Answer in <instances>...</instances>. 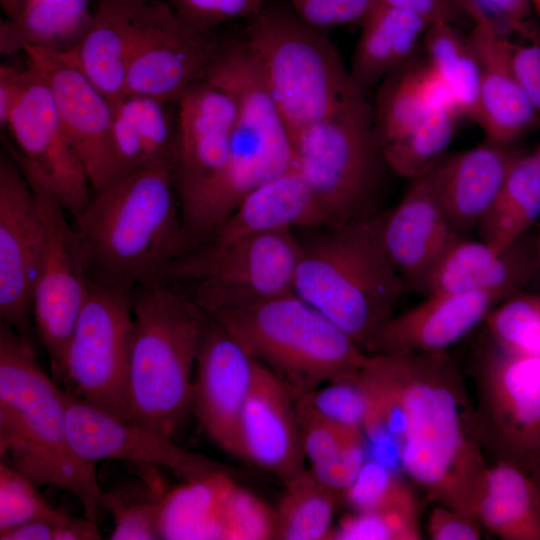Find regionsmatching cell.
I'll return each instance as SVG.
<instances>
[{
    "mask_svg": "<svg viewBox=\"0 0 540 540\" xmlns=\"http://www.w3.org/2000/svg\"><path fill=\"white\" fill-rule=\"evenodd\" d=\"M384 5L414 13L429 25L457 24L465 15L457 0H376Z\"/></svg>",
    "mask_w": 540,
    "mask_h": 540,
    "instance_id": "db71d44e",
    "label": "cell"
},
{
    "mask_svg": "<svg viewBox=\"0 0 540 540\" xmlns=\"http://www.w3.org/2000/svg\"><path fill=\"white\" fill-rule=\"evenodd\" d=\"M472 510L481 526L503 540H540V487L513 464L487 465Z\"/></svg>",
    "mask_w": 540,
    "mask_h": 540,
    "instance_id": "f1b7e54d",
    "label": "cell"
},
{
    "mask_svg": "<svg viewBox=\"0 0 540 540\" xmlns=\"http://www.w3.org/2000/svg\"><path fill=\"white\" fill-rule=\"evenodd\" d=\"M196 366L191 410L218 446L243 459L240 421L255 359L209 316Z\"/></svg>",
    "mask_w": 540,
    "mask_h": 540,
    "instance_id": "d6986e66",
    "label": "cell"
},
{
    "mask_svg": "<svg viewBox=\"0 0 540 540\" xmlns=\"http://www.w3.org/2000/svg\"><path fill=\"white\" fill-rule=\"evenodd\" d=\"M458 117L452 109H435L414 128L382 146L391 172L410 180L428 172L448 153Z\"/></svg>",
    "mask_w": 540,
    "mask_h": 540,
    "instance_id": "8d00e7d4",
    "label": "cell"
},
{
    "mask_svg": "<svg viewBox=\"0 0 540 540\" xmlns=\"http://www.w3.org/2000/svg\"><path fill=\"white\" fill-rule=\"evenodd\" d=\"M234 484L221 471L186 480L162 500L161 539H225L222 517L227 493Z\"/></svg>",
    "mask_w": 540,
    "mask_h": 540,
    "instance_id": "d6a6232c",
    "label": "cell"
},
{
    "mask_svg": "<svg viewBox=\"0 0 540 540\" xmlns=\"http://www.w3.org/2000/svg\"><path fill=\"white\" fill-rule=\"evenodd\" d=\"M471 22L469 38L480 73V121L485 141L512 147L540 129V120L511 66L506 32L474 0H457Z\"/></svg>",
    "mask_w": 540,
    "mask_h": 540,
    "instance_id": "44dd1931",
    "label": "cell"
},
{
    "mask_svg": "<svg viewBox=\"0 0 540 540\" xmlns=\"http://www.w3.org/2000/svg\"><path fill=\"white\" fill-rule=\"evenodd\" d=\"M140 288L133 295L130 420L171 438L191 409L192 369L209 315L169 281Z\"/></svg>",
    "mask_w": 540,
    "mask_h": 540,
    "instance_id": "8992f818",
    "label": "cell"
},
{
    "mask_svg": "<svg viewBox=\"0 0 540 540\" xmlns=\"http://www.w3.org/2000/svg\"><path fill=\"white\" fill-rule=\"evenodd\" d=\"M294 165L309 186L324 226L386 211L388 172L373 124L372 107L359 92L329 117L292 138Z\"/></svg>",
    "mask_w": 540,
    "mask_h": 540,
    "instance_id": "ba28073f",
    "label": "cell"
},
{
    "mask_svg": "<svg viewBox=\"0 0 540 540\" xmlns=\"http://www.w3.org/2000/svg\"><path fill=\"white\" fill-rule=\"evenodd\" d=\"M297 397L322 417L342 426L363 431L370 416V398L359 374L354 378L328 382Z\"/></svg>",
    "mask_w": 540,
    "mask_h": 540,
    "instance_id": "7bdbcfd3",
    "label": "cell"
},
{
    "mask_svg": "<svg viewBox=\"0 0 540 540\" xmlns=\"http://www.w3.org/2000/svg\"><path fill=\"white\" fill-rule=\"evenodd\" d=\"M374 0H292L296 15L320 30L362 21Z\"/></svg>",
    "mask_w": 540,
    "mask_h": 540,
    "instance_id": "f907efd6",
    "label": "cell"
},
{
    "mask_svg": "<svg viewBox=\"0 0 540 540\" xmlns=\"http://www.w3.org/2000/svg\"><path fill=\"white\" fill-rule=\"evenodd\" d=\"M24 176L37 198L43 224V247L31 310L57 377L91 277L74 228L67 221V211L40 182Z\"/></svg>",
    "mask_w": 540,
    "mask_h": 540,
    "instance_id": "5bb4252c",
    "label": "cell"
},
{
    "mask_svg": "<svg viewBox=\"0 0 540 540\" xmlns=\"http://www.w3.org/2000/svg\"><path fill=\"white\" fill-rule=\"evenodd\" d=\"M319 226H324L322 214L309 186L293 164L286 172L245 197L205 243L226 242L268 231Z\"/></svg>",
    "mask_w": 540,
    "mask_h": 540,
    "instance_id": "83f0119b",
    "label": "cell"
},
{
    "mask_svg": "<svg viewBox=\"0 0 540 540\" xmlns=\"http://www.w3.org/2000/svg\"><path fill=\"white\" fill-rule=\"evenodd\" d=\"M177 103L173 174L182 212L223 168L237 106L229 93L203 79L194 83Z\"/></svg>",
    "mask_w": 540,
    "mask_h": 540,
    "instance_id": "ffe728a7",
    "label": "cell"
},
{
    "mask_svg": "<svg viewBox=\"0 0 540 540\" xmlns=\"http://www.w3.org/2000/svg\"><path fill=\"white\" fill-rule=\"evenodd\" d=\"M66 417L71 447L88 461L113 459L163 467L185 480L226 471L221 464L177 446L170 437L120 419L68 391Z\"/></svg>",
    "mask_w": 540,
    "mask_h": 540,
    "instance_id": "ac0fdd59",
    "label": "cell"
},
{
    "mask_svg": "<svg viewBox=\"0 0 540 540\" xmlns=\"http://www.w3.org/2000/svg\"><path fill=\"white\" fill-rule=\"evenodd\" d=\"M295 397L356 377L368 353L322 312L289 292L210 314Z\"/></svg>",
    "mask_w": 540,
    "mask_h": 540,
    "instance_id": "52a82bcc",
    "label": "cell"
},
{
    "mask_svg": "<svg viewBox=\"0 0 540 540\" xmlns=\"http://www.w3.org/2000/svg\"><path fill=\"white\" fill-rule=\"evenodd\" d=\"M43 247L37 198L15 159L0 157V315L29 340L32 291Z\"/></svg>",
    "mask_w": 540,
    "mask_h": 540,
    "instance_id": "e0dca14e",
    "label": "cell"
},
{
    "mask_svg": "<svg viewBox=\"0 0 540 540\" xmlns=\"http://www.w3.org/2000/svg\"><path fill=\"white\" fill-rule=\"evenodd\" d=\"M381 214L302 229L293 284L367 353L407 290L384 248Z\"/></svg>",
    "mask_w": 540,
    "mask_h": 540,
    "instance_id": "5b68a950",
    "label": "cell"
},
{
    "mask_svg": "<svg viewBox=\"0 0 540 540\" xmlns=\"http://www.w3.org/2000/svg\"><path fill=\"white\" fill-rule=\"evenodd\" d=\"M70 516L51 507L37 485L4 462L0 464V532L28 521L46 519L58 525Z\"/></svg>",
    "mask_w": 540,
    "mask_h": 540,
    "instance_id": "b9f144b4",
    "label": "cell"
},
{
    "mask_svg": "<svg viewBox=\"0 0 540 540\" xmlns=\"http://www.w3.org/2000/svg\"><path fill=\"white\" fill-rule=\"evenodd\" d=\"M263 0H172L177 14L191 26L204 32L209 26L226 20L253 17Z\"/></svg>",
    "mask_w": 540,
    "mask_h": 540,
    "instance_id": "7dc6e473",
    "label": "cell"
},
{
    "mask_svg": "<svg viewBox=\"0 0 540 540\" xmlns=\"http://www.w3.org/2000/svg\"><path fill=\"white\" fill-rule=\"evenodd\" d=\"M201 79L233 97L237 117L223 168L182 211L193 248L205 243L251 192L294 164L287 126L244 42L219 47Z\"/></svg>",
    "mask_w": 540,
    "mask_h": 540,
    "instance_id": "277c9868",
    "label": "cell"
},
{
    "mask_svg": "<svg viewBox=\"0 0 540 540\" xmlns=\"http://www.w3.org/2000/svg\"><path fill=\"white\" fill-rule=\"evenodd\" d=\"M299 253L292 229L204 243L174 262L165 281L190 283L189 295L210 314L293 292Z\"/></svg>",
    "mask_w": 540,
    "mask_h": 540,
    "instance_id": "30bf717a",
    "label": "cell"
},
{
    "mask_svg": "<svg viewBox=\"0 0 540 540\" xmlns=\"http://www.w3.org/2000/svg\"><path fill=\"white\" fill-rule=\"evenodd\" d=\"M491 342L517 355L540 356V293L517 292L484 320Z\"/></svg>",
    "mask_w": 540,
    "mask_h": 540,
    "instance_id": "74e56055",
    "label": "cell"
},
{
    "mask_svg": "<svg viewBox=\"0 0 540 540\" xmlns=\"http://www.w3.org/2000/svg\"><path fill=\"white\" fill-rule=\"evenodd\" d=\"M359 378L373 419L399 445L400 469L430 499L475 518L488 464L476 408L447 351L368 353Z\"/></svg>",
    "mask_w": 540,
    "mask_h": 540,
    "instance_id": "6da1fadb",
    "label": "cell"
},
{
    "mask_svg": "<svg viewBox=\"0 0 540 540\" xmlns=\"http://www.w3.org/2000/svg\"><path fill=\"white\" fill-rule=\"evenodd\" d=\"M6 127L14 144L3 139L21 171L48 189L72 216L92 197L80 156L59 118L50 89L28 64Z\"/></svg>",
    "mask_w": 540,
    "mask_h": 540,
    "instance_id": "4fadbf2b",
    "label": "cell"
},
{
    "mask_svg": "<svg viewBox=\"0 0 540 540\" xmlns=\"http://www.w3.org/2000/svg\"><path fill=\"white\" fill-rule=\"evenodd\" d=\"M425 58L450 89L460 116L479 125L480 73L468 35L455 24H430L422 40Z\"/></svg>",
    "mask_w": 540,
    "mask_h": 540,
    "instance_id": "836d02e7",
    "label": "cell"
},
{
    "mask_svg": "<svg viewBox=\"0 0 540 540\" xmlns=\"http://www.w3.org/2000/svg\"><path fill=\"white\" fill-rule=\"evenodd\" d=\"M481 441L494 461L540 479V356L517 355L492 343L477 368Z\"/></svg>",
    "mask_w": 540,
    "mask_h": 540,
    "instance_id": "7c38bea8",
    "label": "cell"
},
{
    "mask_svg": "<svg viewBox=\"0 0 540 540\" xmlns=\"http://www.w3.org/2000/svg\"><path fill=\"white\" fill-rule=\"evenodd\" d=\"M58 524L40 519L28 521L0 532L1 540H54Z\"/></svg>",
    "mask_w": 540,
    "mask_h": 540,
    "instance_id": "9f6ffc18",
    "label": "cell"
},
{
    "mask_svg": "<svg viewBox=\"0 0 540 540\" xmlns=\"http://www.w3.org/2000/svg\"><path fill=\"white\" fill-rule=\"evenodd\" d=\"M506 298L485 291L427 295L423 302L394 315L381 328L371 353L445 352L484 321Z\"/></svg>",
    "mask_w": 540,
    "mask_h": 540,
    "instance_id": "cb8c5ba5",
    "label": "cell"
},
{
    "mask_svg": "<svg viewBox=\"0 0 540 540\" xmlns=\"http://www.w3.org/2000/svg\"><path fill=\"white\" fill-rule=\"evenodd\" d=\"M532 6V9L535 11L537 16L540 19V0H529Z\"/></svg>",
    "mask_w": 540,
    "mask_h": 540,
    "instance_id": "91938a15",
    "label": "cell"
},
{
    "mask_svg": "<svg viewBox=\"0 0 540 540\" xmlns=\"http://www.w3.org/2000/svg\"><path fill=\"white\" fill-rule=\"evenodd\" d=\"M505 31L513 36L528 34L538 25L529 0H474Z\"/></svg>",
    "mask_w": 540,
    "mask_h": 540,
    "instance_id": "f5cc1de1",
    "label": "cell"
},
{
    "mask_svg": "<svg viewBox=\"0 0 540 540\" xmlns=\"http://www.w3.org/2000/svg\"><path fill=\"white\" fill-rule=\"evenodd\" d=\"M165 104L149 96L127 94L114 108L134 126L144 148L147 166L174 170L176 130L172 129Z\"/></svg>",
    "mask_w": 540,
    "mask_h": 540,
    "instance_id": "ab89813d",
    "label": "cell"
},
{
    "mask_svg": "<svg viewBox=\"0 0 540 540\" xmlns=\"http://www.w3.org/2000/svg\"><path fill=\"white\" fill-rule=\"evenodd\" d=\"M23 52L50 89L93 193L101 191L119 178L112 137L114 105L66 51L29 47Z\"/></svg>",
    "mask_w": 540,
    "mask_h": 540,
    "instance_id": "9a60e30c",
    "label": "cell"
},
{
    "mask_svg": "<svg viewBox=\"0 0 540 540\" xmlns=\"http://www.w3.org/2000/svg\"><path fill=\"white\" fill-rule=\"evenodd\" d=\"M27 0H2L4 7L9 11L10 17L14 16Z\"/></svg>",
    "mask_w": 540,
    "mask_h": 540,
    "instance_id": "680465c9",
    "label": "cell"
},
{
    "mask_svg": "<svg viewBox=\"0 0 540 540\" xmlns=\"http://www.w3.org/2000/svg\"><path fill=\"white\" fill-rule=\"evenodd\" d=\"M367 456V440L361 433L348 440L331 458L312 464L311 471L323 484L343 493L357 478Z\"/></svg>",
    "mask_w": 540,
    "mask_h": 540,
    "instance_id": "c3c4849f",
    "label": "cell"
},
{
    "mask_svg": "<svg viewBox=\"0 0 540 540\" xmlns=\"http://www.w3.org/2000/svg\"><path fill=\"white\" fill-rule=\"evenodd\" d=\"M149 1L101 0L84 35L66 50L113 105L126 95L128 66Z\"/></svg>",
    "mask_w": 540,
    "mask_h": 540,
    "instance_id": "4316f807",
    "label": "cell"
},
{
    "mask_svg": "<svg viewBox=\"0 0 540 540\" xmlns=\"http://www.w3.org/2000/svg\"><path fill=\"white\" fill-rule=\"evenodd\" d=\"M361 23L349 70L365 92L416 55L429 24L414 13L376 0Z\"/></svg>",
    "mask_w": 540,
    "mask_h": 540,
    "instance_id": "f546056e",
    "label": "cell"
},
{
    "mask_svg": "<svg viewBox=\"0 0 540 540\" xmlns=\"http://www.w3.org/2000/svg\"><path fill=\"white\" fill-rule=\"evenodd\" d=\"M101 533L96 521L84 518L69 517L56 528L54 540H98Z\"/></svg>",
    "mask_w": 540,
    "mask_h": 540,
    "instance_id": "6f0895ef",
    "label": "cell"
},
{
    "mask_svg": "<svg viewBox=\"0 0 540 540\" xmlns=\"http://www.w3.org/2000/svg\"><path fill=\"white\" fill-rule=\"evenodd\" d=\"M516 151L487 141L447 153L426 176L459 237H469L494 202Z\"/></svg>",
    "mask_w": 540,
    "mask_h": 540,
    "instance_id": "d4e9b609",
    "label": "cell"
},
{
    "mask_svg": "<svg viewBox=\"0 0 540 540\" xmlns=\"http://www.w3.org/2000/svg\"><path fill=\"white\" fill-rule=\"evenodd\" d=\"M284 484L286 490L275 510V539H331L337 492L305 469Z\"/></svg>",
    "mask_w": 540,
    "mask_h": 540,
    "instance_id": "d590c367",
    "label": "cell"
},
{
    "mask_svg": "<svg viewBox=\"0 0 540 540\" xmlns=\"http://www.w3.org/2000/svg\"><path fill=\"white\" fill-rule=\"evenodd\" d=\"M400 202L381 214L386 253L406 289L422 293L445 251L459 237L426 176L413 180Z\"/></svg>",
    "mask_w": 540,
    "mask_h": 540,
    "instance_id": "603a6c76",
    "label": "cell"
},
{
    "mask_svg": "<svg viewBox=\"0 0 540 540\" xmlns=\"http://www.w3.org/2000/svg\"><path fill=\"white\" fill-rule=\"evenodd\" d=\"M165 494L136 484L102 493L101 507L112 514L114 521L110 539H161L159 520Z\"/></svg>",
    "mask_w": 540,
    "mask_h": 540,
    "instance_id": "f35d334b",
    "label": "cell"
},
{
    "mask_svg": "<svg viewBox=\"0 0 540 540\" xmlns=\"http://www.w3.org/2000/svg\"><path fill=\"white\" fill-rule=\"evenodd\" d=\"M424 66L425 56L419 58L416 53L380 83L376 104L372 107L380 148L414 128L435 110L425 95Z\"/></svg>",
    "mask_w": 540,
    "mask_h": 540,
    "instance_id": "e575fe53",
    "label": "cell"
},
{
    "mask_svg": "<svg viewBox=\"0 0 540 540\" xmlns=\"http://www.w3.org/2000/svg\"><path fill=\"white\" fill-rule=\"evenodd\" d=\"M218 48L171 5L150 0L130 58L126 95L178 102L202 78Z\"/></svg>",
    "mask_w": 540,
    "mask_h": 540,
    "instance_id": "2e32d148",
    "label": "cell"
},
{
    "mask_svg": "<svg viewBox=\"0 0 540 540\" xmlns=\"http://www.w3.org/2000/svg\"><path fill=\"white\" fill-rule=\"evenodd\" d=\"M427 532L433 540H477L481 538V524L467 514L438 504L429 516Z\"/></svg>",
    "mask_w": 540,
    "mask_h": 540,
    "instance_id": "816d5d0a",
    "label": "cell"
},
{
    "mask_svg": "<svg viewBox=\"0 0 540 540\" xmlns=\"http://www.w3.org/2000/svg\"><path fill=\"white\" fill-rule=\"evenodd\" d=\"M67 391L38 364L30 340L1 321L0 456L37 486L71 493L96 521L102 492L95 463L71 447Z\"/></svg>",
    "mask_w": 540,
    "mask_h": 540,
    "instance_id": "3957f363",
    "label": "cell"
},
{
    "mask_svg": "<svg viewBox=\"0 0 540 540\" xmlns=\"http://www.w3.org/2000/svg\"><path fill=\"white\" fill-rule=\"evenodd\" d=\"M535 268L534 237L528 234L501 250L481 239L458 238L428 276L421 294L485 291L509 297L532 280Z\"/></svg>",
    "mask_w": 540,
    "mask_h": 540,
    "instance_id": "484cf974",
    "label": "cell"
},
{
    "mask_svg": "<svg viewBox=\"0 0 540 540\" xmlns=\"http://www.w3.org/2000/svg\"><path fill=\"white\" fill-rule=\"evenodd\" d=\"M295 400L303 450L311 464L331 458L348 440L364 433L360 428L342 426L322 417L299 397Z\"/></svg>",
    "mask_w": 540,
    "mask_h": 540,
    "instance_id": "bcb514c9",
    "label": "cell"
},
{
    "mask_svg": "<svg viewBox=\"0 0 540 540\" xmlns=\"http://www.w3.org/2000/svg\"><path fill=\"white\" fill-rule=\"evenodd\" d=\"M92 279L128 288L165 281L192 249L173 170L146 167L115 180L73 215Z\"/></svg>",
    "mask_w": 540,
    "mask_h": 540,
    "instance_id": "7a4b0ae2",
    "label": "cell"
},
{
    "mask_svg": "<svg viewBox=\"0 0 540 540\" xmlns=\"http://www.w3.org/2000/svg\"><path fill=\"white\" fill-rule=\"evenodd\" d=\"M24 70L12 65L0 67V126L5 128L18 96Z\"/></svg>",
    "mask_w": 540,
    "mask_h": 540,
    "instance_id": "11a10c76",
    "label": "cell"
},
{
    "mask_svg": "<svg viewBox=\"0 0 540 540\" xmlns=\"http://www.w3.org/2000/svg\"><path fill=\"white\" fill-rule=\"evenodd\" d=\"M92 18L89 0H27L19 12L1 21L0 52L12 54L29 47L69 50Z\"/></svg>",
    "mask_w": 540,
    "mask_h": 540,
    "instance_id": "1f68e13d",
    "label": "cell"
},
{
    "mask_svg": "<svg viewBox=\"0 0 540 540\" xmlns=\"http://www.w3.org/2000/svg\"><path fill=\"white\" fill-rule=\"evenodd\" d=\"M222 517L225 539H275L276 514L263 500L235 482L226 495Z\"/></svg>",
    "mask_w": 540,
    "mask_h": 540,
    "instance_id": "f6af8a7d",
    "label": "cell"
},
{
    "mask_svg": "<svg viewBox=\"0 0 540 540\" xmlns=\"http://www.w3.org/2000/svg\"><path fill=\"white\" fill-rule=\"evenodd\" d=\"M540 219V144L516 152L499 192L478 223L480 239L501 250L522 237Z\"/></svg>",
    "mask_w": 540,
    "mask_h": 540,
    "instance_id": "4dcf8cb0",
    "label": "cell"
},
{
    "mask_svg": "<svg viewBox=\"0 0 540 540\" xmlns=\"http://www.w3.org/2000/svg\"><path fill=\"white\" fill-rule=\"evenodd\" d=\"M343 495L354 512L419 509L414 492L396 470L373 458L366 460Z\"/></svg>",
    "mask_w": 540,
    "mask_h": 540,
    "instance_id": "60d3db41",
    "label": "cell"
},
{
    "mask_svg": "<svg viewBox=\"0 0 540 540\" xmlns=\"http://www.w3.org/2000/svg\"><path fill=\"white\" fill-rule=\"evenodd\" d=\"M419 509L352 512L333 529L335 540H419Z\"/></svg>",
    "mask_w": 540,
    "mask_h": 540,
    "instance_id": "ee69618b",
    "label": "cell"
},
{
    "mask_svg": "<svg viewBox=\"0 0 540 540\" xmlns=\"http://www.w3.org/2000/svg\"><path fill=\"white\" fill-rule=\"evenodd\" d=\"M513 72L540 120V28L525 37L508 33Z\"/></svg>",
    "mask_w": 540,
    "mask_h": 540,
    "instance_id": "681fc988",
    "label": "cell"
},
{
    "mask_svg": "<svg viewBox=\"0 0 540 540\" xmlns=\"http://www.w3.org/2000/svg\"><path fill=\"white\" fill-rule=\"evenodd\" d=\"M252 19L244 43L261 70L291 141L363 92L324 32L296 13L260 10Z\"/></svg>",
    "mask_w": 540,
    "mask_h": 540,
    "instance_id": "9c48e42d",
    "label": "cell"
},
{
    "mask_svg": "<svg viewBox=\"0 0 540 540\" xmlns=\"http://www.w3.org/2000/svg\"><path fill=\"white\" fill-rule=\"evenodd\" d=\"M243 460L283 482L304 470L305 453L295 396L285 382L255 359L240 421Z\"/></svg>",
    "mask_w": 540,
    "mask_h": 540,
    "instance_id": "7402d4cb",
    "label": "cell"
},
{
    "mask_svg": "<svg viewBox=\"0 0 540 540\" xmlns=\"http://www.w3.org/2000/svg\"><path fill=\"white\" fill-rule=\"evenodd\" d=\"M133 329L132 289L90 279L57 378L71 394L130 420L128 369Z\"/></svg>",
    "mask_w": 540,
    "mask_h": 540,
    "instance_id": "8fae6325",
    "label": "cell"
}]
</instances>
